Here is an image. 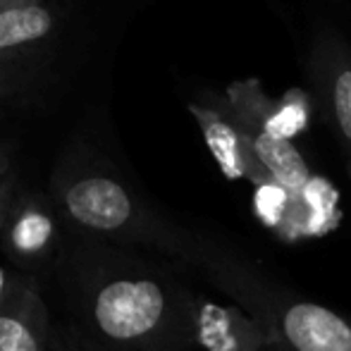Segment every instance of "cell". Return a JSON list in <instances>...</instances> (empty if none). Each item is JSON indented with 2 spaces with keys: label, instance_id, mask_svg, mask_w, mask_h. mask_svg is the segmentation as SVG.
Wrapping results in <instances>:
<instances>
[{
  "label": "cell",
  "instance_id": "1",
  "mask_svg": "<svg viewBox=\"0 0 351 351\" xmlns=\"http://www.w3.org/2000/svg\"><path fill=\"white\" fill-rule=\"evenodd\" d=\"M65 289L84 337L96 349H196L194 294L122 246L82 237V244L65 256Z\"/></svg>",
  "mask_w": 351,
  "mask_h": 351
},
{
  "label": "cell",
  "instance_id": "2",
  "mask_svg": "<svg viewBox=\"0 0 351 351\" xmlns=\"http://www.w3.org/2000/svg\"><path fill=\"white\" fill-rule=\"evenodd\" d=\"M48 196L74 234L122 249H151L206 265L213 251L158 210L98 146L72 136L51 170Z\"/></svg>",
  "mask_w": 351,
  "mask_h": 351
},
{
  "label": "cell",
  "instance_id": "3",
  "mask_svg": "<svg viewBox=\"0 0 351 351\" xmlns=\"http://www.w3.org/2000/svg\"><path fill=\"white\" fill-rule=\"evenodd\" d=\"M301 65L311 86V98L325 127L332 132L339 151L351 162V38L328 12L308 14Z\"/></svg>",
  "mask_w": 351,
  "mask_h": 351
},
{
  "label": "cell",
  "instance_id": "4",
  "mask_svg": "<svg viewBox=\"0 0 351 351\" xmlns=\"http://www.w3.org/2000/svg\"><path fill=\"white\" fill-rule=\"evenodd\" d=\"M62 24L56 0H0V62L51 77Z\"/></svg>",
  "mask_w": 351,
  "mask_h": 351
},
{
  "label": "cell",
  "instance_id": "5",
  "mask_svg": "<svg viewBox=\"0 0 351 351\" xmlns=\"http://www.w3.org/2000/svg\"><path fill=\"white\" fill-rule=\"evenodd\" d=\"M62 227L65 222L51 196L19 189L5 222L0 246L24 275H32L34 270L60 258Z\"/></svg>",
  "mask_w": 351,
  "mask_h": 351
},
{
  "label": "cell",
  "instance_id": "6",
  "mask_svg": "<svg viewBox=\"0 0 351 351\" xmlns=\"http://www.w3.org/2000/svg\"><path fill=\"white\" fill-rule=\"evenodd\" d=\"M261 323L280 351H351V318L315 301H282Z\"/></svg>",
  "mask_w": 351,
  "mask_h": 351
},
{
  "label": "cell",
  "instance_id": "7",
  "mask_svg": "<svg viewBox=\"0 0 351 351\" xmlns=\"http://www.w3.org/2000/svg\"><path fill=\"white\" fill-rule=\"evenodd\" d=\"M186 108L201 127L206 146L227 180H249L254 186L273 180L246 146L225 93L199 88L186 101Z\"/></svg>",
  "mask_w": 351,
  "mask_h": 351
},
{
  "label": "cell",
  "instance_id": "8",
  "mask_svg": "<svg viewBox=\"0 0 351 351\" xmlns=\"http://www.w3.org/2000/svg\"><path fill=\"white\" fill-rule=\"evenodd\" d=\"M225 96L232 108V115H234L237 125H239L241 134H244L246 146L254 153L256 160L261 162V167L287 191L299 196L308 186V182L313 180V172H311L306 158L301 156V151L294 146V141L278 139V136H273L265 130L261 117L256 115L241 82L230 84L225 88Z\"/></svg>",
  "mask_w": 351,
  "mask_h": 351
},
{
  "label": "cell",
  "instance_id": "9",
  "mask_svg": "<svg viewBox=\"0 0 351 351\" xmlns=\"http://www.w3.org/2000/svg\"><path fill=\"white\" fill-rule=\"evenodd\" d=\"M191 337L204 351H263L273 347L270 332L256 315L237 306L194 296L191 304Z\"/></svg>",
  "mask_w": 351,
  "mask_h": 351
},
{
  "label": "cell",
  "instance_id": "10",
  "mask_svg": "<svg viewBox=\"0 0 351 351\" xmlns=\"http://www.w3.org/2000/svg\"><path fill=\"white\" fill-rule=\"evenodd\" d=\"M53 325L38 285L22 275L17 289L0 306V351H53Z\"/></svg>",
  "mask_w": 351,
  "mask_h": 351
},
{
  "label": "cell",
  "instance_id": "11",
  "mask_svg": "<svg viewBox=\"0 0 351 351\" xmlns=\"http://www.w3.org/2000/svg\"><path fill=\"white\" fill-rule=\"evenodd\" d=\"M339 210H337V194L332 184L313 175L304 191L294 196V213L282 232L287 239H299V237H320L335 227Z\"/></svg>",
  "mask_w": 351,
  "mask_h": 351
},
{
  "label": "cell",
  "instance_id": "12",
  "mask_svg": "<svg viewBox=\"0 0 351 351\" xmlns=\"http://www.w3.org/2000/svg\"><path fill=\"white\" fill-rule=\"evenodd\" d=\"M254 210L258 215V220L265 227H270L273 232L287 230L291 220V213H294V194L287 191L285 186L278 184L275 180L263 182V184L254 186Z\"/></svg>",
  "mask_w": 351,
  "mask_h": 351
},
{
  "label": "cell",
  "instance_id": "13",
  "mask_svg": "<svg viewBox=\"0 0 351 351\" xmlns=\"http://www.w3.org/2000/svg\"><path fill=\"white\" fill-rule=\"evenodd\" d=\"M46 82L48 77L0 62V110H19L32 106Z\"/></svg>",
  "mask_w": 351,
  "mask_h": 351
},
{
  "label": "cell",
  "instance_id": "14",
  "mask_svg": "<svg viewBox=\"0 0 351 351\" xmlns=\"http://www.w3.org/2000/svg\"><path fill=\"white\" fill-rule=\"evenodd\" d=\"M19 194V180H17V170H10L8 175L0 177V237H3L5 222L8 215L12 210V204Z\"/></svg>",
  "mask_w": 351,
  "mask_h": 351
},
{
  "label": "cell",
  "instance_id": "15",
  "mask_svg": "<svg viewBox=\"0 0 351 351\" xmlns=\"http://www.w3.org/2000/svg\"><path fill=\"white\" fill-rule=\"evenodd\" d=\"M14 170V143L8 136H0V177Z\"/></svg>",
  "mask_w": 351,
  "mask_h": 351
},
{
  "label": "cell",
  "instance_id": "16",
  "mask_svg": "<svg viewBox=\"0 0 351 351\" xmlns=\"http://www.w3.org/2000/svg\"><path fill=\"white\" fill-rule=\"evenodd\" d=\"M19 280H22V275H12L10 270H5L3 265H0V306L10 299V294H12L14 289H17Z\"/></svg>",
  "mask_w": 351,
  "mask_h": 351
},
{
  "label": "cell",
  "instance_id": "17",
  "mask_svg": "<svg viewBox=\"0 0 351 351\" xmlns=\"http://www.w3.org/2000/svg\"><path fill=\"white\" fill-rule=\"evenodd\" d=\"M53 351H77V349H74L72 344H67L65 339L56 332V337H53Z\"/></svg>",
  "mask_w": 351,
  "mask_h": 351
},
{
  "label": "cell",
  "instance_id": "18",
  "mask_svg": "<svg viewBox=\"0 0 351 351\" xmlns=\"http://www.w3.org/2000/svg\"><path fill=\"white\" fill-rule=\"evenodd\" d=\"M347 167H349V172H351V162H349V165H347Z\"/></svg>",
  "mask_w": 351,
  "mask_h": 351
}]
</instances>
